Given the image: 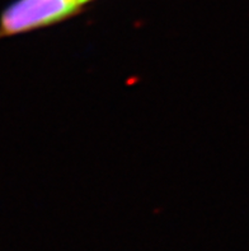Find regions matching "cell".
I'll return each mask as SVG.
<instances>
[{"label":"cell","mask_w":249,"mask_h":251,"mask_svg":"<svg viewBox=\"0 0 249 251\" xmlns=\"http://www.w3.org/2000/svg\"><path fill=\"white\" fill-rule=\"evenodd\" d=\"M85 4V0H13L0 14V40L65 22Z\"/></svg>","instance_id":"6da1fadb"},{"label":"cell","mask_w":249,"mask_h":251,"mask_svg":"<svg viewBox=\"0 0 249 251\" xmlns=\"http://www.w3.org/2000/svg\"><path fill=\"white\" fill-rule=\"evenodd\" d=\"M91 1H94V0H85V3H87V4L91 3Z\"/></svg>","instance_id":"7a4b0ae2"}]
</instances>
